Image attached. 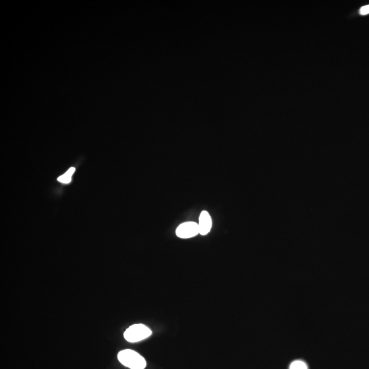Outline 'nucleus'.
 I'll return each instance as SVG.
<instances>
[{"instance_id": "nucleus-6", "label": "nucleus", "mask_w": 369, "mask_h": 369, "mask_svg": "<svg viewBox=\"0 0 369 369\" xmlns=\"http://www.w3.org/2000/svg\"><path fill=\"white\" fill-rule=\"evenodd\" d=\"M289 369H308L306 363L302 360H295L293 362L289 367Z\"/></svg>"}, {"instance_id": "nucleus-5", "label": "nucleus", "mask_w": 369, "mask_h": 369, "mask_svg": "<svg viewBox=\"0 0 369 369\" xmlns=\"http://www.w3.org/2000/svg\"><path fill=\"white\" fill-rule=\"evenodd\" d=\"M74 170H75V168H74V167L71 168L70 169L67 170V173H66L65 175L60 176V177H58V182L64 184H69V183L72 182V177L74 173Z\"/></svg>"}, {"instance_id": "nucleus-7", "label": "nucleus", "mask_w": 369, "mask_h": 369, "mask_svg": "<svg viewBox=\"0 0 369 369\" xmlns=\"http://www.w3.org/2000/svg\"><path fill=\"white\" fill-rule=\"evenodd\" d=\"M360 14L362 15H366L369 14V5L363 6L360 9Z\"/></svg>"}, {"instance_id": "nucleus-2", "label": "nucleus", "mask_w": 369, "mask_h": 369, "mask_svg": "<svg viewBox=\"0 0 369 369\" xmlns=\"http://www.w3.org/2000/svg\"><path fill=\"white\" fill-rule=\"evenodd\" d=\"M152 334V331L143 324H135L127 328L124 333L126 340L130 342H137L146 339Z\"/></svg>"}, {"instance_id": "nucleus-4", "label": "nucleus", "mask_w": 369, "mask_h": 369, "mask_svg": "<svg viewBox=\"0 0 369 369\" xmlns=\"http://www.w3.org/2000/svg\"><path fill=\"white\" fill-rule=\"evenodd\" d=\"M198 223L200 235H206L210 232L212 228V219L207 211H203L200 214Z\"/></svg>"}, {"instance_id": "nucleus-3", "label": "nucleus", "mask_w": 369, "mask_h": 369, "mask_svg": "<svg viewBox=\"0 0 369 369\" xmlns=\"http://www.w3.org/2000/svg\"><path fill=\"white\" fill-rule=\"evenodd\" d=\"M200 234L198 223L194 221H187L179 225L176 230V235L179 238L189 239Z\"/></svg>"}, {"instance_id": "nucleus-1", "label": "nucleus", "mask_w": 369, "mask_h": 369, "mask_svg": "<svg viewBox=\"0 0 369 369\" xmlns=\"http://www.w3.org/2000/svg\"><path fill=\"white\" fill-rule=\"evenodd\" d=\"M118 359L122 365L131 369H145L147 367L145 358L131 349L120 351L118 354Z\"/></svg>"}]
</instances>
